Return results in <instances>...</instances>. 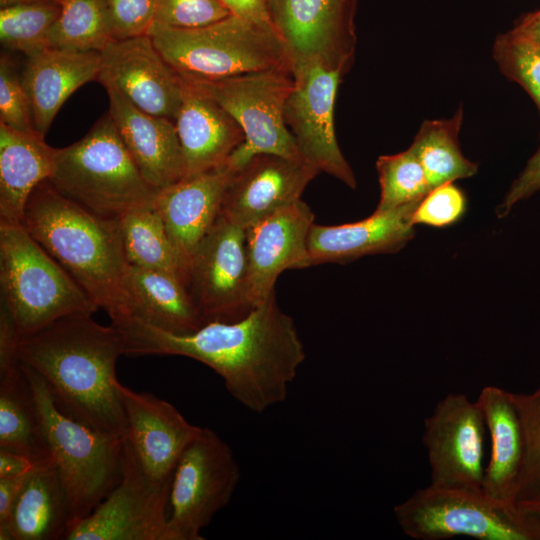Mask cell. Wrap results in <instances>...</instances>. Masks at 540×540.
<instances>
[{"label": "cell", "mask_w": 540, "mask_h": 540, "mask_svg": "<svg viewBox=\"0 0 540 540\" xmlns=\"http://www.w3.org/2000/svg\"><path fill=\"white\" fill-rule=\"evenodd\" d=\"M124 343V355H178L214 370L231 396L262 413L284 402L306 353L295 322L279 307L275 291L245 317L213 321L178 335L134 317L111 321Z\"/></svg>", "instance_id": "cell-1"}, {"label": "cell", "mask_w": 540, "mask_h": 540, "mask_svg": "<svg viewBox=\"0 0 540 540\" xmlns=\"http://www.w3.org/2000/svg\"><path fill=\"white\" fill-rule=\"evenodd\" d=\"M123 338L92 315L59 319L19 340V361L44 381L55 407L102 433L126 437V419L116 388Z\"/></svg>", "instance_id": "cell-2"}, {"label": "cell", "mask_w": 540, "mask_h": 540, "mask_svg": "<svg viewBox=\"0 0 540 540\" xmlns=\"http://www.w3.org/2000/svg\"><path fill=\"white\" fill-rule=\"evenodd\" d=\"M23 225L111 321L129 316L130 264L119 217L96 214L45 180L27 202Z\"/></svg>", "instance_id": "cell-3"}, {"label": "cell", "mask_w": 540, "mask_h": 540, "mask_svg": "<svg viewBox=\"0 0 540 540\" xmlns=\"http://www.w3.org/2000/svg\"><path fill=\"white\" fill-rule=\"evenodd\" d=\"M49 181L67 198L106 217L154 207L158 192L141 175L108 112L80 140L56 149Z\"/></svg>", "instance_id": "cell-4"}, {"label": "cell", "mask_w": 540, "mask_h": 540, "mask_svg": "<svg viewBox=\"0 0 540 540\" xmlns=\"http://www.w3.org/2000/svg\"><path fill=\"white\" fill-rule=\"evenodd\" d=\"M1 303L19 338L99 307L23 224L0 222Z\"/></svg>", "instance_id": "cell-5"}, {"label": "cell", "mask_w": 540, "mask_h": 540, "mask_svg": "<svg viewBox=\"0 0 540 540\" xmlns=\"http://www.w3.org/2000/svg\"><path fill=\"white\" fill-rule=\"evenodd\" d=\"M148 35L184 78L219 79L276 68L292 71L285 46L268 22L229 15L196 28L154 23Z\"/></svg>", "instance_id": "cell-6"}, {"label": "cell", "mask_w": 540, "mask_h": 540, "mask_svg": "<svg viewBox=\"0 0 540 540\" xmlns=\"http://www.w3.org/2000/svg\"><path fill=\"white\" fill-rule=\"evenodd\" d=\"M21 365L32 386L51 455L69 501L73 527L91 514L119 482L125 438L99 432L61 413L42 378Z\"/></svg>", "instance_id": "cell-7"}, {"label": "cell", "mask_w": 540, "mask_h": 540, "mask_svg": "<svg viewBox=\"0 0 540 540\" xmlns=\"http://www.w3.org/2000/svg\"><path fill=\"white\" fill-rule=\"evenodd\" d=\"M404 534L416 540H540V519L483 490L430 483L394 506Z\"/></svg>", "instance_id": "cell-8"}, {"label": "cell", "mask_w": 540, "mask_h": 540, "mask_svg": "<svg viewBox=\"0 0 540 540\" xmlns=\"http://www.w3.org/2000/svg\"><path fill=\"white\" fill-rule=\"evenodd\" d=\"M219 104L241 127L245 140L228 159L238 169L257 154L303 159L284 119L294 79L284 68L219 79L184 78Z\"/></svg>", "instance_id": "cell-9"}, {"label": "cell", "mask_w": 540, "mask_h": 540, "mask_svg": "<svg viewBox=\"0 0 540 540\" xmlns=\"http://www.w3.org/2000/svg\"><path fill=\"white\" fill-rule=\"evenodd\" d=\"M239 480L230 446L214 430L200 427L173 472L169 540H203L201 531L229 503Z\"/></svg>", "instance_id": "cell-10"}, {"label": "cell", "mask_w": 540, "mask_h": 540, "mask_svg": "<svg viewBox=\"0 0 540 540\" xmlns=\"http://www.w3.org/2000/svg\"><path fill=\"white\" fill-rule=\"evenodd\" d=\"M292 70L319 63L346 73L356 50L357 0H267Z\"/></svg>", "instance_id": "cell-11"}, {"label": "cell", "mask_w": 540, "mask_h": 540, "mask_svg": "<svg viewBox=\"0 0 540 540\" xmlns=\"http://www.w3.org/2000/svg\"><path fill=\"white\" fill-rule=\"evenodd\" d=\"M247 270L245 228L220 212L195 251L184 282L205 323L237 321L254 308Z\"/></svg>", "instance_id": "cell-12"}, {"label": "cell", "mask_w": 540, "mask_h": 540, "mask_svg": "<svg viewBox=\"0 0 540 540\" xmlns=\"http://www.w3.org/2000/svg\"><path fill=\"white\" fill-rule=\"evenodd\" d=\"M170 483H152L124 439L119 482L66 540H169Z\"/></svg>", "instance_id": "cell-13"}, {"label": "cell", "mask_w": 540, "mask_h": 540, "mask_svg": "<svg viewBox=\"0 0 540 540\" xmlns=\"http://www.w3.org/2000/svg\"><path fill=\"white\" fill-rule=\"evenodd\" d=\"M292 75L284 119L303 159L355 189L357 181L338 145L334 124L336 95L345 73L312 63L294 68Z\"/></svg>", "instance_id": "cell-14"}, {"label": "cell", "mask_w": 540, "mask_h": 540, "mask_svg": "<svg viewBox=\"0 0 540 540\" xmlns=\"http://www.w3.org/2000/svg\"><path fill=\"white\" fill-rule=\"evenodd\" d=\"M486 422L477 401L463 393L441 399L424 420L431 484L483 490Z\"/></svg>", "instance_id": "cell-15"}, {"label": "cell", "mask_w": 540, "mask_h": 540, "mask_svg": "<svg viewBox=\"0 0 540 540\" xmlns=\"http://www.w3.org/2000/svg\"><path fill=\"white\" fill-rule=\"evenodd\" d=\"M97 81L117 88L141 110L175 120L183 78L167 63L149 35L111 40L100 51Z\"/></svg>", "instance_id": "cell-16"}, {"label": "cell", "mask_w": 540, "mask_h": 540, "mask_svg": "<svg viewBox=\"0 0 540 540\" xmlns=\"http://www.w3.org/2000/svg\"><path fill=\"white\" fill-rule=\"evenodd\" d=\"M126 419V437L146 477L154 484L172 481L174 469L200 427L171 403L116 382Z\"/></svg>", "instance_id": "cell-17"}, {"label": "cell", "mask_w": 540, "mask_h": 540, "mask_svg": "<svg viewBox=\"0 0 540 540\" xmlns=\"http://www.w3.org/2000/svg\"><path fill=\"white\" fill-rule=\"evenodd\" d=\"M319 173L304 159L254 155L234 173L221 214L247 228L300 200L307 185Z\"/></svg>", "instance_id": "cell-18"}, {"label": "cell", "mask_w": 540, "mask_h": 540, "mask_svg": "<svg viewBox=\"0 0 540 540\" xmlns=\"http://www.w3.org/2000/svg\"><path fill=\"white\" fill-rule=\"evenodd\" d=\"M314 213L302 200L245 228L247 289L253 307L273 292L279 275L307 265V243Z\"/></svg>", "instance_id": "cell-19"}, {"label": "cell", "mask_w": 540, "mask_h": 540, "mask_svg": "<svg viewBox=\"0 0 540 540\" xmlns=\"http://www.w3.org/2000/svg\"><path fill=\"white\" fill-rule=\"evenodd\" d=\"M230 163L158 190L154 208L161 216L177 252L183 282L200 242L220 215L229 182L236 172Z\"/></svg>", "instance_id": "cell-20"}, {"label": "cell", "mask_w": 540, "mask_h": 540, "mask_svg": "<svg viewBox=\"0 0 540 540\" xmlns=\"http://www.w3.org/2000/svg\"><path fill=\"white\" fill-rule=\"evenodd\" d=\"M102 86L109 99L107 112L143 178L157 190L184 178L174 120L141 110L110 84Z\"/></svg>", "instance_id": "cell-21"}, {"label": "cell", "mask_w": 540, "mask_h": 540, "mask_svg": "<svg viewBox=\"0 0 540 540\" xmlns=\"http://www.w3.org/2000/svg\"><path fill=\"white\" fill-rule=\"evenodd\" d=\"M416 201L368 218L341 225L311 227L307 243L308 267L325 263H348L367 255L395 253L415 235Z\"/></svg>", "instance_id": "cell-22"}, {"label": "cell", "mask_w": 540, "mask_h": 540, "mask_svg": "<svg viewBox=\"0 0 540 540\" xmlns=\"http://www.w3.org/2000/svg\"><path fill=\"white\" fill-rule=\"evenodd\" d=\"M100 68L98 51L45 47L26 56L21 81L40 136L45 138L58 111L78 88L97 81Z\"/></svg>", "instance_id": "cell-23"}, {"label": "cell", "mask_w": 540, "mask_h": 540, "mask_svg": "<svg viewBox=\"0 0 540 540\" xmlns=\"http://www.w3.org/2000/svg\"><path fill=\"white\" fill-rule=\"evenodd\" d=\"M174 122L183 156L184 177L225 164L245 140L238 123L219 104L185 80Z\"/></svg>", "instance_id": "cell-24"}, {"label": "cell", "mask_w": 540, "mask_h": 540, "mask_svg": "<svg viewBox=\"0 0 540 540\" xmlns=\"http://www.w3.org/2000/svg\"><path fill=\"white\" fill-rule=\"evenodd\" d=\"M490 438L483 491L507 504H517L524 470V438L518 412L510 392L485 386L477 400Z\"/></svg>", "instance_id": "cell-25"}, {"label": "cell", "mask_w": 540, "mask_h": 540, "mask_svg": "<svg viewBox=\"0 0 540 540\" xmlns=\"http://www.w3.org/2000/svg\"><path fill=\"white\" fill-rule=\"evenodd\" d=\"M55 152L37 132L0 123V222L23 224L31 194L52 175Z\"/></svg>", "instance_id": "cell-26"}, {"label": "cell", "mask_w": 540, "mask_h": 540, "mask_svg": "<svg viewBox=\"0 0 540 540\" xmlns=\"http://www.w3.org/2000/svg\"><path fill=\"white\" fill-rule=\"evenodd\" d=\"M73 524L69 501L52 460L26 476L0 540H59Z\"/></svg>", "instance_id": "cell-27"}, {"label": "cell", "mask_w": 540, "mask_h": 540, "mask_svg": "<svg viewBox=\"0 0 540 540\" xmlns=\"http://www.w3.org/2000/svg\"><path fill=\"white\" fill-rule=\"evenodd\" d=\"M127 291L128 317L178 335L206 324L182 280L170 273L130 265Z\"/></svg>", "instance_id": "cell-28"}, {"label": "cell", "mask_w": 540, "mask_h": 540, "mask_svg": "<svg viewBox=\"0 0 540 540\" xmlns=\"http://www.w3.org/2000/svg\"><path fill=\"white\" fill-rule=\"evenodd\" d=\"M0 449L52 460L32 386L18 358L0 361Z\"/></svg>", "instance_id": "cell-29"}, {"label": "cell", "mask_w": 540, "mask_h": 540, "mask_svg": "<svg viewBox=\"0 0 540 540\" xmlns=\"http://www.w3.org/2000/svg\"><path fill=\"white\" fill-rule=\"evenodd\" d=\"M463 110L448 119L422 123L410 148L419 159L432 189L476 174L478 165L461 152L458 134Z\"/></svg>", "instance_id": "cell-30"}, {"label": "cell", "mask_w": 540, "mask_h": 540, "mask_svg": "<svg viewBox=\"0 0 540 540\" xmlns=\"http://www.w3.org/2000/svg\"><path fill=\"white\" fill-rule=\"evenodd\" d=\"M119 224L125 255L130 265L167 272L183 282L177 252L161 216L154 207L127 212L119 217Z\"/></svg>", "instance_id": "cell-31"}, {"label": "cell", "mask_w": 540, "mask_h": 540, "mask_svg": "<svg viewBox=\"0 0 540 540\" xmlns=\"http://www.w3.org/2000/svg\"><path fill=\"white\" fill-rule=\"evenodd\" d=\"M60 7L48 34V47L100 52L113 40L103 0H60Z\"/></svg>", "instance_id": "cell-32"}, {"label": "cell", "mask_w": 540, "mask_h": 540, "mask_svg": "<svg viewBox=\"0 0 540 540\" xmlns=\"http://www.w3.org/2000/svg\"><path fill=\"white\" fill-rule=\"evenodd\" d=\"M58 2L16 4L0 9V41L3 47L26 56L48 47L51 27L60 14Z\"/></svg>", "instance_id": "cell-33"}, {"label": "cell", "mask_w": 540, "mask_h": 540, "mask_svg": "<svg viewBox=\"0 0 540 540\" xmlns=\"http://www.w3.org/2000/svg\"><path fill=\"white\" fill-rule=\"evenodd\" d=\"M376 169L380 184L376 212L420 201L432 190L419 159L410 147L397 154L380 156Z\"/></svg>", "instance_id": "cell-34"}, {"label": "cell", "mask_w": 540, "mask_h": 540, "mask_svg": "<svg viewBox=\"0 0 540 540\" xmlns=\"http://www.w3.org/2000/svg\"><path fill=\"white\" fill-rule=\"evenodd\" d=\"M493 58L500 71L531 96L540 113V46L511 29L495 39Z\"/></svg>", "instance_id": "cell-35"}, {"label": "cell", "mask_w": 540, "mask_h": 540, "mask_svg": "<svg viewBox=\"0 0 540 540\" xmlns=\"http://www.w3.org/2000/svg\"><path fill=\"white\" fill-rule=\"evenodd\" d=\"M524 438V470L518 500L540 493V387L532 393H512Z\"/></svg>", "instance_id": "cell-36"}, {"label": "cell", "mask_w": 540, "mask_h": 540, "mask_svg": "<svg viewBox=\"0 0 540 540\" xmlns=\"http://www.w3.org/2000/svg\"><path fill=\"white\" fill-rule=\"evenodd\" d=\"M0 123L18 131L36 132L21 76L6 53L0 57Z\"/></svg>", "instance_id": "cell-37"}, {"label": "cell", "mask_w": 540, "mask_h": 540, "mask_svg": "<svg viewBox=\"0 0 540 540\" xmlns=\"http://www.w3.org/2000/svg\"><path fill=\"white\" fill-rule=\"evenodd\" d=\"M231 15L220 0H157L154 23L173 28L205 26Z\"/></svg>", "instance_id": "cell-38"}, {"label": "cell", "mask_w": 540, "mask_h": 540, "mask_svg": "<svg viewBox=\"0 0 540 540\" xmlns=\"http://www.w3.org/2000/svg\"><path fill=\"white\" fill-rule=\"evenodd\" d=\"M467 209L464 191L454 182L432 189L416 207L413 224L447 227L460 221Z\"/></svg>", "instance_id": "cell-39"}, {"label": "cell", "mask_w": 540, "mask_h": 540, "mask_svg": "<svg viewBox=\"0 0 540 540\" xmlns=\"http://www.w3.org/2000/svg\"><path fill=\"white\" fill-rule=\"evenodd\" d=\"M113 40L148 35L154 24L157 0H103Z\"/></svg>", "instance_id": "cell-40"}, {"label": "cell", "mask_w": 540, "mask_h": 540, "mask_svg": "<svg viewBox=\"0 0 540 540\" xmlns=\"http://www.w3.org/2000/svg\"><path fill=\"white\" fill-rule=\"evenodd\" d=\"M538 190H540V148L511 184L503 201L497 207V216L505 217L515 204L529 198Z\"/></svg>", "instance_id": "cell-41"}, {"label": "cell", "mask_w": 540, "mask_h": 540, "mask_svg": "<svg viewBox=\"0 0 540 540\" xmlns=\"http://www.w3.org/2000/svg\"><path fill=\"white\" fill-rule=\"evenodd\" d=\"M26 476L0 478V537L6 532L13 506Z\"/></svg>", "instance_id": "cell-42"}, {"label": "cell", "mask_w": 540, "mask_h": 540, "mask_svg": "<svg viewBox=\"0 0 540 540\" xmlns=\"http://www.w3.org/2000/svg\"><path fill=\"white\" fill-rule=\"evenodd\" d=\"M231 15L242 18L271 23L267 8V0H220Z\"/></svg>", "instance_id": "cell-43"}, {"label": "cell", "mask_w": 540, "mask_h": 540, "mask_svg": "<svg viewBox=\"0 0 540 540\" xmlns=\"http://www.w3.org/2000/svg\"><path fill=\"white\" fill-rule=\"evenodd\" d=\"M40 465L26 456L0 449V478L28 475Z\"/></svg>", "instance_id": "cell-44"}, {"label": "cell", "mask_w": 540, "mask_h": 540, "mask_svg": "<svg viewBox=\"0 0 540 540\" xmlns=\"http://www.w3.org/2000/svg\"><path fill=\"white\" fill-rule=\"evenodd\" d=\"M512 30L540 46V9L523 16Z\"/></svg>", "instance_id": "cell-45"}, {"label": "cell", "mask_w": 540, "mask_h": 540, "mask_svg": "<svg viewBox=\"0 0 540 540\" xmlns=\"http://www.w3.org/2000/svg\"><path fill=\"white\" fill-rule=\"evenodd\" d=\"M517 505L540 519V493L528 498L521 499Z\"/></svg>", "instance_id": "cell-46"}, {"label": "cell", "mask_w": 540, "mask_h": 540, "mask_svg": "<svg viewBox=\"0 0 540 540\" xmlns=\"http://www.w3.org/2000/svg\"><path fill=\"white\" fill-rule=\"evenodd\" d=\"M33 2H58L60 3V0H0V7H7L11 5L16 4H23V3H33Z\"/></svg>", "instance_id": "cell-47"}]
</instances>
